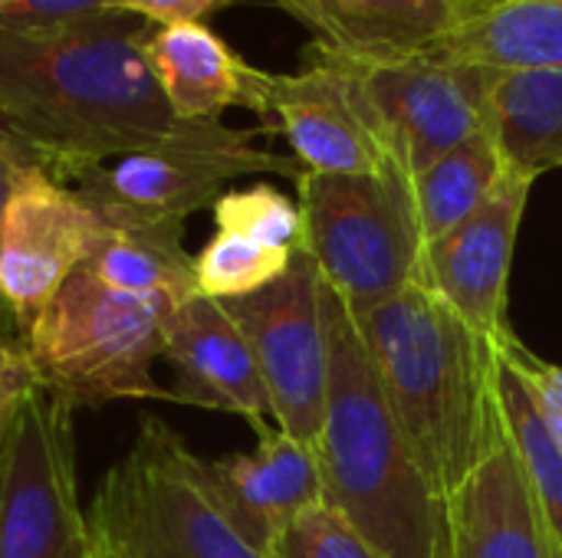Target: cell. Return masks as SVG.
<instances>
[{
    "mask_svg": "<svg viewBox=\"0 0 562 558\" xmlns=\"http://www.w3.org/2000/svg\"><path fill=\"white\" fill-rule=\"evenodd\" d=\"M3 141H10V138H3V135H0V145H3Z\"/></svg>",
    "mask_w": 562,
    "mask_h": 558,
    "instance_id": "34",
    "label": "cell"
},
{
    "mask_svg": "<svg viewBox=\"0 0 562 558\" xmlns=\"http://www.w3.org/2000/svg\"><path fill=\"white\" fill-rule=\"evenodd\" d=\"M484 105L507 168L530 178L562 168V69H484Z\"/></svg>",
    "mask_w": 562,
    "mask_h": 558,
    "instance_id": "20",
    "label": "cell"
},
{
    "mask_svg": "<svg viewBox=\"0 0 562 558\" xmlns=\"http://www.w3.org/2000/svg\"><path fill=\"white\" fill-rule=\"evenodd\" d=\"M175 309L168 299L115 293L89 270H76L30 322L23 345L40 385L69 408L175 401L151 375Z\"/></svg>",
    "mask_w": 562,
    "mask_h": 558,
    "instance_id": "5",
    "label": "cell"
},
{
    "mask_svg": "<svg viewBox=\"0 0 562 558\" xmlns=\"http://www.w3.org/2000/svg\"><path fill=\"white\" fill-rule=\"evenodd\" d=\"M115 10L112 0H13L7 13L26 16V20H46V23H66V20H86Z\"/></svg>",
    "mask_w": 562,
    "mask_h": 558,
    "instance_id": "30",
    "label": "cell"
},
{
    "mask_svg": "<svg viewBox=\"0 0 562 558\" xmlns=\"http://www.w3.org/2000/svg\"><path fill=\"white\" fill-rule=\"evenodd\" d=\"M254 431V451L204 460V474L231 523L270 556L290 523L326 503V490L316 451L310 444L290 437L277 424H260Z\"/></svg>",
    "mask_w": 562,
    "mask_h": 558,
    "instance_id": "14",
    "label": "cell"
},
{
    "mask_svg": "<svg viewBox=\"0 0 562 558\" xmlns=\"http://www.w3.org/2000/svg\"><path fill=\"white\" fill-rule=\"evenodd\" d=\"M267 128H231L221 118L175 122L158 141L95 168L76 194L109 224H184L214 207L224 187L247 174H280L296 184L300 161L257 145Z\"/></svg>",
    "mask_w": 562,
    "mask_h": 558,
    "instance_id": "7",
    "label": "cell"
},
{
    "mask_svg": "<svg viewBox=\"0 0 562 558\" xmlns=\"http://www.w3.org/2000/svg\"><path fill=\"white\" fill-rule=\"evenodd\" d=\"M82 270L128 296L168 299L175 306L198 296L194 257L184 250V224L109 227L102 247Z\"/></svg>",
    "mask_w": 562,
    "mask_h": 558,
    "instance_id": "21",
    "label": "cell"
},
{
    "mask_svg": "<svg viewBox=\"0 0 562 558\" xmlns=\"http://www.w3.org/2000/svg\"><path fill=\"white\" fill-rule=\"evenodd\" d=\"M13 7V0H0V13H7Z\"/></svg>",
    "mask_w": 562,
    "mask_h": 558,
    "instance_id": "33",
    "label": "cell"
},
{
    "mask_svg": "<svg viewBox=\"0 0 562 558\" xmlns=\"http://www.w3.org/2000/svg\"><path fill=\"white\" fill-rule=\"evenodd\" d=\"M161 358L178 375L171 388L178 405L240 414L254 428L273 418L254 352L224 303L207 296L181 303L168 319Z\"/></svg>",
    "mask_w": 562,
    "mask_h": 558,
    "instance_id": "15",
    "label": "cell"
},
{
    "mask_svg": "<svg viewBox=\"0 0 562 558\" xmlns=\"http://www.w3.org/2000/svg\"><path fill=\"white\" fill-rule=\"evenodd\" d=\"M151 33L122 10L66 23L0 13V135L69 187L158 141L178 118L145 56Z\"/></svg>",
    "mask_w": 562,
    "mask_h": 558,
    "instance_id": "1",
    "label": "cell"
},
{
    "mask_svg": "<svg viewBox=\"0 0 562 558\" xmlns=\"http://www.w3.org/2000/svg\"><path fill=\"white\" fill-rule=\"evenodd\" d=\"M435 558H454V553H451V539H448V523H445V536H441V543H438V549H435Z\"/></svg>",
    "mask_w": 562,
    "mask_h": 558,
    "instance_id": "32",
    "label": "cell"
},
{
    "mask_svg": "<svg viewBox=\"0 0 562 558\" xmlns=\"http://www.w3.org/2000/svg\"><path fill=\"white\" fill-rule=\"evenodd\" d=\"M491 342H494V349H497L507 362H514L517 372L527 378V385L533 388V395H537V401H540V408H543L550 428L557 431V437L562 441V365H553V362L533 355V352L514 335V329H504V332L494 335Z\"/></svg>",
    "mask_w": 562,
    "mask_h": 558,
    "instance_id": "27",
    "label": "cell"
},
{
    "mask_svg": "<svg viewBox=\"0 0 562 558\" xmlns=\"http://www.w3.org/2000/svg\"><path fill=\"white\" fill-rule=\"evenodd\" d=\"M227 0H112L115 10L122 13H135L155 26H168V23H204V16H211L217 7H224Z\"/></svg>",
    "mask_w": 562,
    "mask_h": 558,
    "instance_id": "29",
    "label": "cell"
},
{
    "mask_svg": "<svg viewBox=\"0 0 562 558\" xmlns=\"http://www.w3.org/2000/svg\"><path fill=\"white\" fill-rule=\"evenodd\" d=\"M40 375L30 362V352L20 335L0 329V431L10 428L23 401L40 391Z\"/></svg>",
    "mask_w": 562,
    "mask_h": 558,
    "instance_id": "28",
    "label": "cell"
},
{
    "mask_svg": "<svg viewBox=\"0 0 562 558\" xmlns=\"http://www.w3.org/2000/svg\"><path fill=\"white\" fill-rule=\"evenodd\" d=\"M3 434H7V431H0V441H3Z\"/></svg>",
    "mask_w": 562,
    "mask_h": 558,
    "instance_id": "36",
    "label": "cell"
},
{
    "mask_svg": "<svg viewBox=\"0 0 562 558\" xmlns=\"http://www.w3.org/2000/svg\"><path fill=\"white\" fill-rule=\"evenodd\" d=\"M461 3H477V0H461Z\"/></svg>",
    "mask_w": 562,
    "mask_h": 558,
    "instance_id": "35",
    "label": "cell"
},
{
    "mask_svg": "<svg viewBox=\"0 0 562 558\" xmlns=\"http://www.w3.org/2000/svg\"><path fill=\"white\" fill-rule=\"evenodd\" d=\"M109 224L33 161H23L0 227V299L20 335L102 247Z\"/></svg>",
    "mask_w": 562,
    "mask_h": 558,
    "instance_id": "11",
    "label": "cell"
},
{
    "mask_svg": "<svg viewBox=\"0 0 562 558\" xmlns=\"http://www.w3.org/2000/svg\"><path fill=\"white\" fill-rule=\"evenodd\" d=\"M533 181L537 178L507 168L494 197L451 234L428 243L422 257L418 283L448 303L484 339L510 329L504 319L507 283Z\"/></svg>",
    "mask_w": 562,
    "mask_h": 558,
    "instance_id": "13",
    "label": "cell"
},
{
    "mask_svg": "<svg viewBox=\"0 0 562 558\" xmlns=\"http://www.w3.org/2000/svg\"><path fill=\"white\" fill-rule=\"evenodd\" d=\"M339 59L385 155L408 178L487 128L484 69L464 66L438 46L395 59Z\"/></svg>",
    "mask_w": 562,
    "mask_h": 558,
    "instance_id": "9",
    "label": "cell"
},
{
    "mask_svg": "<svg viewBox=\"0 0 562 558\" xmlns=\"http://www.w3.org/2000/svg\"><path fill=\"white\" fill-rule=\"evenodd\" d=\"M0 558H95L79 506L72 408L33 391L0 441Z\"/></svg>",
    "mask_w": 562,
    "mask_h": 558,
    "instance_id": "8",
    "label": "cell"
},
{
    "mask_svg": "<svg viewBox=\"0 0 562 558\" xmlns=\"http://www.w3.org/2000/svg\"><path fill=\"white\" fill-rule=\"evenodd\" d=\"M224 309L254 352L273 424L316 447L329 382L323 276L316 263L303 250L280 280L244 299L224 303Z\"/></svg>",
    "mask_w": 562,
    "mask_h": 558,
    "instance_id": "10",
    "label": "cell"
},
{
    "mask_svg": "<svg viewBox=\"0 0 562 558\" xmlns=\"http://www.w3.org/2000/svg\"><path fill=\"white\" fill-rule=\"evenodd\" d=\"M438 49L464 66L494 72L562 69V0L461 3Z\"/></svg>",
    "mask_w": 562,
    "mask_h": 558,
    "instance_id": "19",
    "label": "cell"
},
{
    "mask_svg": "<svg viewBox=\"0 0 562 558\" xmlns=\"http://www.w3.org/2000/svg\"><path fill=\"white\" fill-rule=\"evenodd\" d=\"M296 194L306 253L352 316L422 280L425 237L412 178L395 161L369 174L303 171Z\"/></svg>",
    "mask_w": 562,
    "mask_h": 558,
    "instance_id": "6",
    "label": "cell"
},
{
    "mask_svg": "<svg viewBox=\"0 0 562 558\" xmlns=\"http://www.w3.org/2000/svg\"><path fill=\"white\" fill-rule=\"evenodd\" d=\"M504 178L507 161L487 128L418 171L412 178V194L425 247L474 217L494 197Z\"/></svg>",
    "mask_w": 562,
    "mask_h": 558,
    "instance_id": "23",
    "label": "cell"
},
{
    "mask_svg": "<svg viewBox=\"0 0 562 558\" xmlns=\"http://www.w3.org/2000/svg\"><path fill=\"white\" fill-rule=\"evenodd\" d=\"M263 118H273L303 171L369 174L392 161L346 62L319 43H310L303 69L270 72Z\"/></svg>",
    "mask_w": 562,
    "mask_h": 558,
    "instance_id": "12",
    "label": "cell"
},
{
    "mask_svg": "<svg viewBox=\"0 0 562 558\" xmlns=\"http://www.w3.org/2000/svg\"><path fill=\"white\" fill-rule=\"evenodd\" d=\"M300 20L313 43L346 59H395L435 49L461 13V0H273Z\"/></svg>",
    "mask_w": 562,
    "mask_h": 558,
    "instance_id": "18",
    "label": "cell"
},
{
    "mask_svg": "<svg viewBox=\"0 0 562 558\" xmlns=\"http://www.w3.org/2000/svg\"><path fill=\"white\" fill-rule=\"evenodd\" d=\"M293 257L296 253L260 247L240 234L214 230V237L194 257L198 296H207L217 303L244 299V296L270 286L273 280H280L290 270Z\"/></svg>",
    "mask_w": 562,
    "mask_h": 558,
    "instance_id": "24",
    "label": "cell"
},
{
    "mask_svg": "<svg viewBox=\"0 0 562 558\" xmlns=\"http://www.w3.org/2000/svg\"><path fill=\"white\" fill-rule=\"evenodd\" d=\"M352 319L425 480L448 503L504 444L491 339L422 283Z\"/></svg>",
    "mask_w": 562,
    "mask_h": 558,
    "instance_id": "2",
    "label": "cell"
},
{
    "mask_svg": "<svg viewBox=\"0 0 562 558\" xmlns=\"http://www.w3.org/2000/svg\"><path fill=\"white\" fill-rule=\"evenodd\" d=\"M95 558H270L221 510L204 457L145 414L86 510Z\"/></svg>",
    "mask_w": 562,
    "mask_h": 558,
    "instance_id": "4",
    "label": "cell"
},
{
    "mask_svg": "<svg viewBox=\"0 0 562 558\" xmlns=\"http://www.w3.org/2000/svg\"><path fill=\"white\" fill-rule=\"evenodd\" d=\"M329 382L316 460L326 503L382 556L435 558L445 503L402 434L346 303L323 283Z\"/></svg>",
    "mask_w": 562,
    "mask_h": 558,
    "instance_id": "3",
    "label": "cell"
},
{
    "mask_svg": "<svg viewBox=\"0 0 562 558\" xmlns=\"http://www.w3.org/2000/svg\"><path fill=\"white\" fill-rule=\"evenodd\" d=\"M270 558H389L382 556L339 510L319 503L306 510L273 543Z\"/></svg>",
    "mask_w": 562,
    "mask_h": 558,
    "instance_id": "26",
    "label": "cell"
},
{
    "mask_svg": "<svg viewBox=\"0 0 562 558\" xmlns=\"http://www.w3.org/2000/svg\"><path fill=\"white\" fill-rule=\"evenodd\" d=\"M214 227L240 234L260 247L303 253L306 250V220L300 201L286 197L273 184H250L240 191H224L214 201Z\"/></svg>",
    "mask_w": 562,
    "mask_h": 558,
    "instance_id": "25",
    "label": "cell"
},
{
    "mask_svg": "<svg viewBox=\"0 0 562 558\" xmlns=\"http://www.w3.org/2000/svg\"><path fill=\"white\" fill-rule=\"evenodd\" d=\"M445 523L454 558H560L507 444L445 503Z\"/></svg>",
    "mask_w": 562,
    "mask_h": 558,
    "instance_id": "17",
    "label": "cell"
},
{
    "mask_svg": "<svg viewBox=\"0 0 562 558\" xmlns=\"http://www.w3.org/2000/svg\"><path fill=\"white\" fill-rule=\"evenodd\" d=\"M494 408L504 431V444L510 447L530 493L537 497L557 556L562 558V441L550 428L527 378L497 349H494Z\"/></svg>",
    "mask_w": 562,
    "mask_h": 558,
    "instance_id": "22",
    "label": "cell"
},
{
    "mask_svg": "<svg viewBox=\"0 0 562 558\" xmlns=\"http://www.w3.org/2000/svg\"><path fill=\"white\" fill-rule=\"evenodd\" d=\"M145 56L171 115L181 122L221 118L227 109L267 115L270 72L250 66L207 23L155 26Z\"/></svg>",
    "mask_w": 562,
    "mask_h": 558,
    "instance_id": "16",
    "label": "cell"
},
{
    "mask_svg": "<svg viewBox=\"0 0 562 558\" xmlns=\"http://www.w3.org/2000/svg\"><path fill=\"white\" fill-rule=\"evenodd\" d=\"M23 161H26V158H23V151H20L13 141H3V145H0V227H3L7 201H10V191H13V181H16V171H20ZM0 329L20 335V329H16V322H13L10 309L3 306V299H0ZM20 339H23V335H20Z\"/></svg>",
    "mask_w": 562,
    "mask_h": 558,
    "instance_id": "31",
    "label": "cell"
}]
</instances>
